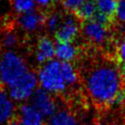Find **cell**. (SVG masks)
I'll list each match as a JSON object with an SVG mask.
<instances>
[{
  "instance_id": "16",
  "label": "cell",
  "mask_w": 125,
  "mask_h": 125,
  "mask_svg": "<svg viewBox=\"0 0 125 125\" xmlns=\"http://www.w3.org/2000/svg\"><path fill=\"white\" fill-rule=\"evenodd\" d=\"M19 36L13 30H6L0 35V44L6 50H12L18 45Z\"/></svg>"
},
{
  "instance_id": "14",
  "label": "cell",
  "mask_w": 125,
  "mask_h": 125,
  "mask_svg": "<svg viewBox=\"0 0 125 125\" xmlns=\"http://www.w3.org/2000/svg\"><path fill=\"white\" fill-rule=\"evenodd\" d=\"M97 12H98V9H97L95 0H86L84 4L81 5L74 11V14L78 20L87 21V20H93Z\"/></svg>"
},
{
  "instance_id": "24",
  "label": "cell",
  "mask_w": 125,
  "mask_h": 125,
  "mask_svg": "<svg viewBox=\"0 0 125 125\" xmlns=\"http://www.w3.org/2000/svg\"><path fill=\"white\" fill-rule=\"evenodd\" d=\"M122 73H123V75L125 77V63H124V66H123V69H122Z\"/></svg>"
},
{
  "instance_id": "18",
  "label": "cell",
  "mask_w": 125,
  "mask_h": 125,
  "mask_svg": "<svg viewBox=\"0 0 125 125\" xmlns=\"http://www.w3.org/2000/svg\"><path fill=\"white\" fill-rule=\"evenodd\" d=\"M62 21V20L59 13H52L48 18H46L45 25H46L47 29L50 31H54L55 32L58 30V28L60 27Z\"/></svg>"
},
{
  "instance_id": "4",
  "label": "cell",
  "mask_w": 125,
  "mask_h": 125,
  "mask_svg": "<svg viewBox=\"0 0 125 125\" xmlns=\"http://www.w3.org/2000/svg\"><path fill=\"white\" fill-rule=\"evenodd\" d=\"M38 83V76L33 72L28 71L18 81L8 86V94L14 101H25L31 98L37 90Z\"/></svg>"
},
{
  "instance_id": "9",
  "label": "cell",
  "mask_w": 125,
  "mask_h": 125,
  "mask_svg": "<svg viewBox=\"0 0 125 125\" xmlns=\"http://www.w3.org/2000/svg\"><path fill=\"white\" fill-rule=\"evenodd\" d=\"M16 106L8 92L0 88V125H8L14 121Z\"/></svg>"
},
{
  "instance_id": "12",
  "label": "cell",
  "mask_w": 125,
  "mask_h": 125,
  "mask_svg": "<svg viewBox=\"0 0 125 125\" xmlns=\"http://www.w3.org/2000/svg\"><path fill=\"white\" fill-rule=\"evenodd\" d=\"M77 48L71 42H58L55 45V56L59 61L70 62L76 58Z\"/></svg>"
},
{
  "instance_id": "17",
  "label": "cell",
  "mask_w": 125,
  "mask_h": 125,
  "mask_svg": "<svg viewBox=\"0 0 125 125\" xmlns=\"http://www.w3.org/2000/svg\"><path fill=\"white\" fill-rule=\"evenodd\" d=\"M35 3V0H11L12 8L19 14L34 10Z\"/></svg>"
},
{
  "instance_id": "25",
  "label": "cell",
  "mask_w": 125,
  "mask_h": 125,
  "mask_svg": "<svg viewBox=\"0 0 125 125\" xmlns=\"http://www.w3.org/2000/svg\"><path fill=\"white\" fill-rule=\"evenodd\" d=\"M89 125H104V124H102V123H92V124H89Z\"/></svg>"
},
{
  "instance_id": "8",
  "label": "cell",
  "mask_w": 125,
  "mask_h": 125,
  "mask_svg": "<svg viewBox=\"0 0 125 125\" xmlns=\"http://www.w3.org/2000/svg\"><path fill=\"white\" fill-rule=\"evenodd\" d=\"M78 19L67 17L62 20V23L55 31V38L57 42H72L78 36L80 32V24Z\"/></svg>"
},
{
  "instance_id": "22",
  "label": "cell",
  "mask_w": 125,
  "mask_h": 125,
  "mask_svg": "<svg viewBox=\"0 0 125 125\" xmlns=\"http://www.w3.org/2000/svg\"><path fill=\"white\" fill-rule=\"evenodd\" d=\"M35 2L40 6H42V7H46L49 6L52 2V0H35Z\"/></svg>"
},
{
  "instance_id": "23",
  "label": "cell",
  "mask_w": 125,
  "mask_h": 125,
  "mask_svg": "<svg viewBox=\"0 0 125 125\" xmlns=\"http://www.w3.org/2000/svg\"><path fill=\"white\" fill-rule=\"evenodd\" d=\"M8 125H21L20 124V121H11L10 123Z\"/></svg>"
},
{
  "instance_id": "2",
  "label": "cell",
  "mask_w": 125,
  "mask_h": 125,
  "mask_svg": "<svg viewBox=\"0 0 125 125\" xmlns=\"http://www.w3.org/2000/svg\"><path fill=\"white\" fill-rule=\"evenodd\" d=\"M38 79L42 88L51 94H61L77 83L78 75L72 63L52 60L40 69Z\"/></svg>"
},
{
  "instance_id": "11",
  "label": "cell",
  "mask_w": 125,
  "mask_h": 125,
  "mask_svg": "<svg viewBox=\"0 0 125 125\" xmlns=\"http://www.w3.org/2000/svg\"><path fill=\"white\" fill-rule=\"evenodd\" d=\"M55 56V44L49 37H42L38 41L35 57L40 63H46Z\"/></svg>"
},
{
  "instance_id": "10",
  "label": "cell",
  "mask_w": 125,
  "mask_h": 125,
  "mask_svg": "<svg viewBox=\"0 0 125 125\" xmlns=\"http://www.w3.org/2000/svg\"><path fill=\"white\" fill-rule=\"evenodd\" d=\"M19 115L21 125H44L43 115L31 103H25L21 106Z\"/></svg>"
},
{
  "instance_id": "6",
  "label": "cell",
  "mask_w": 125,
  "mask_h": 125,
  "mask_svg": "<svg viewBox=\"0 0 125 125\" xmlns=\"http://www.w3.org/2000/svg\"><path fill=\"white\" fill-rule=\"evenodd\" d=\"M83 34L87 41L94 44L102 45L109 39V31L106 25L99 23L95 20H87L83 26Z\"/></svg>"
},
{
  "instance_id": "20",
  "label": "cell",
  "mask_w": 125,
  "mask_h": 125,
  "mask_svg": "<svg viewBox=\"0 0 125 125\" xmlns=\"http://www.w3.org/2000/svg\"><path fill=\"white\" fill-rule=\"evenodd\" d=\"M116 16L120 21L125 22V0H119Z\"/></svg>"
},
{
  "instance_id": "13",
  "label": "cell",
  "mask_w": 125,
  "mask_h": 125,
  "mask_svg": "<svg viewBox=\"0 0 125 125\" xmlns=\"http://www.w3.org/2000/svg\"><path fill=\"white\" fill-rule=\"evenodd\" d=\"M47 125H78V122L71 111L62 109L50 117Z\"/></svg>"
},
{
  "instance_id": "21",
  "label": "cell",
  "mask_w": 125,
  "mask_h": 125,
  "mask_svg": "<svg viewBox=\"0 0 125 125\" xmlns=\"http://www.w3.org/2000/svg\"><path fill=\"white\" fill-rule=\"evenodd\" d=\"M118 55L121 62L125 63V38L121 42L118 48Z\"/></svg>"
},
{
  "instance_id": "19",
  "label": "cell",
  "mask_w": 125,
  "mask_h": 125,
  "mask_svg": "<svg viewBox=\"0 0 125 125\" xmlns=\"http://www.w3.org/2000/svg\"><path fill=\"white\" fill-rule=\"evenodd\" d=\"M86 0H62V7L68 11H75Z\"/></svg>"
},
{
  "instance_id": "1",
  "label": "cell",
  "mask_w": 125,
  "mask_h": 125,
  "mask_svg": "<svg viewBox=\"0 0 125 125\" xmlns=\"http://www.w3.org/2000/svg\"><path fill=\"white\" fill-rule=\"evenodd\" d=\"M86 85L88 96L99 105L117 103L123 90L120 71L108 62L97 64L88 72Z\"/></svg>"
},
{
  "instance_id": "3",
  "label": "cell",
  "mask_w": 125,
  "mask_h": 125,
  "mask_svg": "<svg viewBox=\"0 0 125 125\" xmlns=\"http://www.w3.org/2000/svg\"><path fill=\"white\" fill-rule=\"evenodd\" d=\"M28 65L24 58L13 50H7L0 55V83L10 86L27 73Z\"/></svg>"
},
{
  "instance_id": "5",
  "label": "cell",
  "mask_w": 125,
  "mask_h": 125,
  "mask_svg": "<svg viewBox=\"0 0 125 125\" xmlns=\"http://www.w3.org/2000/svg\"><path fill=\"white\" fill-rule=\"evenodd\" d=\"M31 104L43 115V117H52L57 110L56 102L51 93L43 88L37 89L31 97Z\"/></svg>"
},
{
  "instance_id": "15",
  "label": "cell",
  "mask_w": 125,
  "mask_h": 125,
  "mask_svg": "<svg viewBox=\"0 0 125 125\" xmlns=\"http://www.w3.org/2000/svg\"><path fill=\"white\" fill-rule=\"evenodd\" d=\"M118 1L119 0H95V3L98 12L112 19V17L116 15Z\"/></svg>"
},
{
  "instance_id": "7",
  "label": "cell",
  "mask_w": 125,
  "mask_h": 125,
  "mask_svg": "<svg viewBox=\"0 0 125 125\" xmlns=\"http://www.w3.org/2000/svg\"><path fill=\"white\" fill-rule=\"evenodd\" d=\"M46 22V17L43 13L35 10L20 14L17 19L19 27L26 32H35L42 29Z\"/></svg>"
}]
</instances>
